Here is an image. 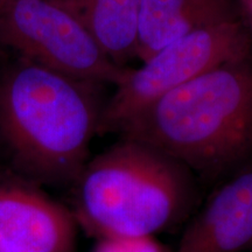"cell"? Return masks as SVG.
Here are the masks:
<instances>
[{
	"label": "cell",
	"instance_id": "6da1fadb",
	"mask_svg": "<svg viewBox=\"0 0 252 252\" xmlns=\"http://www.w3.org/2000/svg\"><path fill=\"white\" fill-rule=\"evenodd\" d=\"M100 86L17 55L0 67V145L18 172L42 184L77 180L98 133Z\"/></svg>",
	"mask_w": 252,
	"mask_h": 252
},
{
	"label": "cell",
	"instance_id": "7a4b0ae2",
	"mask_svg": "<svg viewBox=\"0 0 252 252\" xmlns=\"http://www.w3.org/2000/svg\"><path fill=\"white\" fill-rule=\"evenodd\" d=\"M122 138L152 146L207 182L252 163V64L229 62L169 91L131 118Z\"/></svg>",
	"mask_w": 252,
	"mask_h": 252
},
{
	"label": "cell",
	"instance_id": "3957f363",
	"mask_svg": "<svg viewBox=\"0 0 252 252\" xmlns=\"http://www.w3.org/2000/svg\"><path fill=\"white\" fill-rule=\"evenodd\" d=\"M195 179L161 151L122 138L84 166L74 182L72 214L97 239L154 236L190 212L196 198Z\"/></svg>",
	"mask_w": 252,
	"mask_h": 252
},
{
	"label": "cell",
	"instance_id": "8fae6325",
	"mask_svg": "<svg viewBox=\"0 0 252 252\" xmlns=\"http://www.w3.org/2000/svg\"><path fill=\"white\" fill-rule=\"evenodd\" d=\"M238 9L241 14V23L247 31L252 48V0H238Z\"/></svg>",
	"mask_w": 252,
	"mask_h": 252
},
{
	"label": "cell",
	"instance_id": "8992f818",
	"mask_svg": "<svg viewBox=\"0 0 252 252\" xmlns=\"http://www.w3.org/2000/svg\"><path fill=\"white\" fill-rule=\"evenodd\" d=\"M74 214L39 189L0 180V252H76Z\"/></svg>",
	"mask_w": 252,
	"mask_h": 252
},
{
	"label": "cell",
	"instance_id": "52a82bcc",
	"mask_svg": "<svg viewBox=\"0 0 252 252\" xmlns=\"http://www.w3.org/2000/svg\"><path fill=\"white\" fill-rule=\"evenodd\" d=\"M252 249V163L222 181L186 228L175 252Z\"/></svg>",
	"mask_w": 252,
	"mask_h": 252
},
{
	"label": "cell",
	"instance_id": "277c9868",
	"mask_svg": "<svg viewBox=\"0 0 252 252\" xmlns=\"http://www.w3.org/2000/svg\"><path fill=\"white\" fill-rule=\"evenodd\" d=\"M251 42L238 18L198 28L163 47L137 69H128L104 104L98 134L118 132L154 100L204 72L249 60Z\"/></svg>",
	"mask_w": 252,
	"mask_h": 252
},
{
	"label": "cell",
	"instance_id": "9c48e42d",
	"mask_svg": "<svg viewBox=\"0 0 252 252\" xmlns=\"http://www.w3.org/2000/svg\"><path fill=\"white\" fill-rule=\"evenodd\" d=\"M75 15L117 65L137 58L141 0H52Z\"/></svg>",
	"mask_w": 252,
	"mask_h": 252
},
{
	"label": "cell",
	"instance_id": "ba28073f",
	"mask_svg": "<svg viewBox=\"0 0 252 252\" xmlns=\"http://www.w3.org/2000/svg\"><path fill=\"white\" fill-rule=\"evenodd\" d=\"M232 18L231 0H141L137 58L146 61L173 41Z\"/></svg>",
	"mask_w": 252,
	"mask_h": 252
},
{
	"label": "cell",
	"instance_id": "5b68a950",
	"mask_svg": "<svg viewBox=\"0 0 252 252\" xmlns=\"http://www.w3.org/2000/svg\"><path fill=\"white\" fill-rule=\"evenodd\" d=\"M0 49L78 80L117 84L113 63L78 19L52 0H0Z\"/></svg>",
	"mask_w": 252,
	"mask_h": 252
},
{
	"label": "cell",
	"instance_id": "30bf717a",
	"mask_svg": "<svg viewBox=\"0 0 252 252\" xmlns=\"http://www.w3.org/2000/svg\"><path fill=\"white\" fill-rule=\"evenodd\" d=\"M91 252H175L154 236H116L98 238Z\"/></svg>",
	"mask_w": 252,
	"mask_h": 252
}]
</instances>
